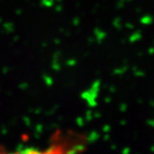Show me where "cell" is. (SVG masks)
<instances>
[]
</instances>
